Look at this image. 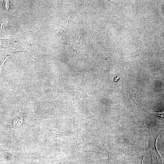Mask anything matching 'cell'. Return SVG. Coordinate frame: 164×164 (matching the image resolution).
Returning <instances> with one entry per match:
<instances>
[{"label": "cell", "mask_w": 164, "mask_h": 164, "mask_svg": "<svg viewBox=\"0 0 164 164\" xmlns=\"http://www.w3.org/2000/svg\"><path fill=\"white\" fill-rule=\"evenodd\" d=\"M147 127L149 129V139L147 149L142 151L148 152L150 156V164H164L162 158L159 153L156 146V139L162 129L161 126L153 123L144 124L143 126Z\"/></svg>", "instance_id": "cell-1"}, {"label": "cell", "mask_w": 164, "mask_h": 164, "mask_svg": "<svg viewBox=\"0 0 164 164\" xmlns=\"http://www.w3.org/2000/svg\"><path fill=\"white\" fill-rule=\"evenodd\" d=\"M0 152L9 154L16 158L20 164H26L27 161L31 158H34V154L23 152L9 142L0 145Z\"/></svg>", "instance_id": "cell-2"}, {"label": "cell", "mask_w": 164, "mask_h": 164, "mask_svg": "<svg viewBox=\"0 0 164 164\" xmlns=\"http://www.w3.org/2000/svg\"><path fill=\"white\" fill-rule=\"evenodd\" d=\"M98 150L105 151L107 152L108 156L104 159L100 156V159L97 162L96 164H119L130 160L134 159L137 161L135 158H128L124 156L123 155V150L118 153H113L110 152L105 144H103L102 146Z\"/></svg>", "instance_id": "cell-3"}, {"label": "cell", "mask_w": 164, "mask_h": 164, "mask_svg": "<svg viewBox=\"0 0 164 164\" xmlns=\"http://www.w3.org/2000/svg\"><path fill=\"white\" fill-rule=\"evenodd\" d=\"M65 131L64 125L60 124L57 125L50 128L46 132L43 146L48 145L50 142L55 138L64 135Z\"/></svg>", "instance_id": "cell-4"}, {"label": "cell", "mask_w": 164, "mask_h": 164, "mask_svg": "<svg viewBox=\"0 0 164 164\" xmlns=\"http://www.w3.org/2000/svg\"><path fill=\"white\" fill-rule=\"evenodd\" d=\"M63 158L62 156L57 157L56 160L54 163H49L44 161L43 159H41L40 160L41 164H62Z\"/></svg>", "instance_id": "cell-5"}, {"label": "cell", "mask_w": 164, "mask_h": 164, "mask_svg": "<svg viewBox=\"0 0 164 164\" xmlns=\"http://www.w3.org/2000/svg\"><path fill=\"white\" fill-rule=\"evenodd\" d=\"M73 144L74 146H76L77 149H79L80 151H84L86 152H93L95 151H87L85 150L80 149L78 147L77 145V140L78 139L76 138V135L75 134L73 136Z\"/></svg>", "instance_id": "cell-6"}, {"label": "cell", "mask_w": 164, "mask_h": 164, "mask_svg": "<svg viewBox=\"0 0 164 164\" xmlns=\"http://www.w3.org/2000/svg\"><path fill=\"white\" fill-rule=\"evenodd\" d=\"M7 57H5L2 60L0 61V74L1 73L2 70V68L3 65L4 63L7 58Z\"/></svg>", "instance_id": "cell-7"}, {"label": "cell", "mask_w": 164, "mask_h": 164, "mask_svg": "<svg viewBox=\"0 0 164 164\" xmlns=\"http://www.w3.org/2000/svg\"><path fill=\"white\" fill-rule=\"evenodd\" d=\"M144 155H142V156H141V157H140L136 159H137L138 161L140 162V163L141 164H142V161L143 160V159L144 158Z\"/></svg>", "instance_id": "cell-8"}, {"label": "cell", "mask_w": 164, "mask_h": 164, "mask_svg": "<svg viewBox=\"0 0 164 164\" xmlns=\"http://www.w3.org/2000/svg\"><path fill=\"white\" fill-rule=\"evenodd\" d=\"M120 77H118V76H117L116 77L114 78V81L115 82L117 81L119 79Z\"/></svg>", "instance_id": "cell-9"}]
</instances>
